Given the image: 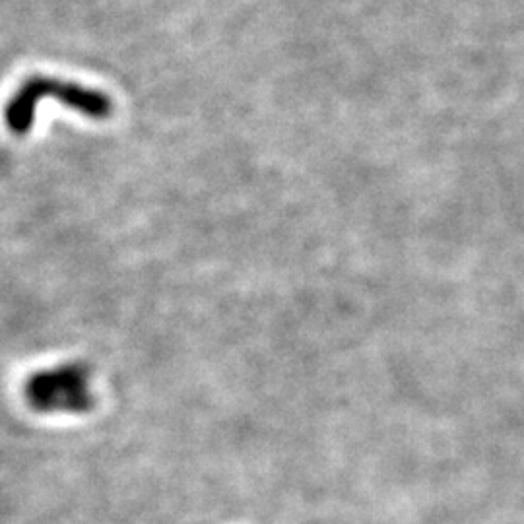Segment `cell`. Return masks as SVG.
Listing matches in <instances>:
<instances>
[{"mask_svg": "<svg viewBox=\"0 0 524 524\" xmlns=\"http://www.w3.org/2000/svg\"><path fill=\"white\" fill-rule=\"evenodd\" d=\"M45 98H57L68 109L86 115L88 119L105 121L113 113V101L99 90H92L74 82L33 76L26 80L10 98L4 109L6 127L16 136H26L33 127L37 105Z\"/></svg>", "mask_w": 524, "mask_h": 524, "instance_id": "obj_1", "label": "cell"}, {"mask_svg": "<svg viewBox=\"0 0 524 524\" xmlns=\"http://www.w3.org/2000/svg\"><path fill=\"white\" fill-rule=\"evenodd\" d=\"M26 400L41 414H86L94 408L90 369L84 363H65L32 375Z\"/></svg>", "mask_w": 524, "mask_h": 524, "instance_id": "obj_2", "label": "cell"}]
</instances>
